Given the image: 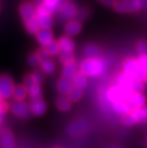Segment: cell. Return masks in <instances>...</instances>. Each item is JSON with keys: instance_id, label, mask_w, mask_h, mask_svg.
Returning a JSON list of instances; mask_svg holds the SVG:
<instances>
[{"instance_id": "6da1fadb", "label": "cell", "mask_w": 147, "mask_h": 148, "mask_svg": "<svg viewBox=\"0 0 147 148\" xmlns=\"http://www.w3.org/2000/svg\"><path fill=\"white\" fill-rule=\"evenodd\" d=\"M19 14L23 20L25 29L31 34H36L40 26L36 17V7L32 2L25 1L19 6Z\"/></svg>"}, {"instance_id": "7a4b0ae2", "label": "cell", "mask_w": 147, "mask_h": 148, "mask_svg": "<svg viewBox=\"0 0 147 148\" xmlns=\"http://www.w3.org/2000/svg\"><path fill=\"white\" fill-rule=\"evenodd\" d=\"M44 80V75L41 70H36L34 73L27 75L24 77V85L27 87L28 94L32 100L41 99V84Z\"/></svg>"}, {"instance_id": "3957f363", "label": "cell", "mask_w": 147, "mask_h": 148, "mask_svg": "<svg viewBox=\"0 0 147 148\" xmlns=\"http://www.w3.org/2000/svg\"><path fill=\"white\" fill-rule=\"evenodd\" d=\"M107 65L103 59L96 58H85L80 62L79 69L81 73L89 77H98L105 73Z\"/></svg>"}, {"instance_id": "277c9868", "label": "cell", "mask_w": 147, "mask_h": 148, "mask_svg": "<svg viewBox=\"0 0 147 148\" xmlns=\"http://www.w3.org/2000/svg\"><path fill=\"white\" fill-rule=\"evenodd\" d=\"M123 70L124 73L130 75L137 80L142 82L147 81V73L140 67L139 60H136L132 58L125 59L123 62Z\"/></svg>"}, {"instance_id": "5b68a950", "label": "cell", "mask_w": 147, "mask_h": 148, "mask_svg": "<svg viewBox=\"0 0 147 148\" xmlns=\"http://www.w3.org/2000/svg\"><path fill=\"white\" fill-rule=\"evenodd\" d=\"M117 82L118 86L127 91H130V92L142 93L144 89L143 82L137 80L136 78H134L126 73H121L118 75L117 77Z\"/></svg>"}, {"instance_id": "8992f818", "label": "cell", "mask_w": 147, "mask_h": 148, "mask_svg": "<svg viewBox=\"0 0 147 148\" xmlns=\"http://www.w3.org/2000/svg\"><path fill=\"white\" fill-rule=\"evenodd\" d=\"M147 121V106L134 108L123 116L122 122L123 124L130 126V125L136 124L137 122H145Z\"/></svg>"}, {"instance_id": "52a82bcc", "label": "cell", "mask_w": 147, "mask_h": 148, "mask_svg": "<svg viewBox=\"0 0 147 148\" xmlns=\"http://www.w3.org/2000/svg\"><path fill=\"white\" fill-rule=\"evenodd\" d=\"M77 12H79V9L74 2L70 1V0H62L57 12L61 19L69 21L76 19Z\"/></svg>"}, {"instance_id": "ba28073f", "label": "cell", "mask_w": 147, "mask_h": 148, "mask_svg": "<svg viewBox=\"0 0 147 148\" xmlns=\"http://www.w3.org/2000/svg\"><path fill=\"white\" fill-rule=\"evenodd\" d=\"M36 17L40 28L52 29L54 26V18L53 14L43 6L41 3L36 7Z\"/></svg>"}, {"instance_id": "9c48e42d", "label": "cell", "mask_w": 147, "mask_h": 148, "mask_svg": "<svg viewBox=\"0 0 147 148\" xmlns=\"http://www.w3.org/2000/svg\"><path fill=\"white\" fill-rule=\"evenodd\" d=\"M114 10L120 14H133L142 9L139 0H117Z\"/></svg>"}, {"instance_id": "30bf717a", "label": "cell", "mask_w": 147, "mask_h": 148, "mask_svg": "<svg viewBox=\"0 0 147 148\" xmlns=\"http://www.w3.org/2000/svg\"><path fill=\"white\" fill-rule=\"evenodd\" d=\"M14 89L15 85L10 75L6 74L0 75V95L3 97V99L7 100L14 97Z\"/></svg>"}, {"instance_id": "8fae6325", "label": "cell", "mask_w": 147, "mask_h": 148, "mask_svg": "<svg viewBox=\"0 0 147 148\" xmlns=\"http://www.w3.org/2000/svg\"><path fill=\"white\" fill-rule=\"evenodd\" d=\"M130 91H127L121 88L120 86H114L112 87L110 90L108 91V99L110 100L112 103H118V102H123V101H127L128 97L131 95Z\"/></svg>"}, {"instance_id": "7c38bea8", "label": "cell", "mask_w": 147, "mask_h": 148, "mask_svg": "<svg viewBox=\"0 0 147 148\" xmlns=\"http://www.w3.org/2000/svg\"><path fill=\"white\" fill-rule=\"evenodd\" d=\"M10 110L16 118L19 119H27L31 114L29 105L24 101L19 100H14L10 104Z\"/></svg>"}, {"instance_id": "4fadbf2b", "label": "cell", "mask_w": 147, "mask_h": 148, "mask_svg": "<svg viewBox=\"0 0 147 148\" xmlns=\"http://www.w3.org/2000/svg\"><path fill=\"white\" fill-rule=\"evenodd\" d=\"M36 40L41 45L43 48H46L50 44L55 41L54 34L51 31V29H44V28H40L38 32L36 34Z\"/></svg>"}, {"instance_id": "5bb4252c", "label": "cell", "mask_w": 147, "mask_h": 148, "mask_svg": "<svg viewBox=\"0 0 147 148\" xmlns=\"http://www.w3.org/2000/svg\"><path fill=\"white\" fill-rule=\"evenodd\" d=\"M30 112L31 114L36 116H42L45 114L47 110V105L44 100L41 99H36V100H31L29 104Z\"/></svg>"}, {"instance_id": "9a60e30c", "label": "cell", "mask_w": 147, "mask_h": 148, "mask_svg": "<svg viewBox=\"0 0 147 148\" xmlns=\"http://www.w3.org/2000/svg\"><path fill=\"white\" fill-rule=\"evenodd\" d=\"M81 30H82V24H81V22L75 19L67 21L64 26L65 34L71 37L79 34L81 32Z\"/></svg>"}, {"instance_id": "2e32d148", "label": "cell", "mask_w": 147, "mask_h": 148, "mask_svg": "<svg viewBox=\"0 0 147 148\" xmlns=\"http://www.w3.org/2000/svg\"><path fill=\"white\" fill-rule=\"evenodd\" d=\"M87 130V123L84 121H77L68 125L67 132L70 136H79Z\"/></svg>"}, {"instance_id": "e0dca14e", "label": "cell", "mask_w": 147, "mask_h": 148, "mask_svg": "<svg viewBox=\"0 0 147 148\" xmlns=\"http://www.w3.org/2000/svg\"><path fill=\"white\" fill-rule=\"evenodd\" d=\"M77 67H79V66H77L75 59L67 62L66 64L63 65V68H62V72H61L62 77H61L73 80L74 77L77 73Z\"/></svg>"}, {"instance_id": "ac0fdd59", "label": "cell", "mask_w": 147, "mask_h": 148, "mask_svg": "<svg viewBox=\"0 0 147 148\" xmlns=\"http://www.w3.org/2000/svg\"><path fill=\"white\" fill-rule=\"evenodd\" d=\"M14 136L9 129H5L0 136V148H14Z\"/></svg>"}, {"instance_id": "d6986e66", "label": "cell", "mask_w": 147, "mask_h": 148, "mask_svg": "<svg viewBox=\"0 0 147 148\" xmlns=\"http://www.w3.org/2000/svg\"><path fill=\"white\" fill-rule=\"evenodd\" d=\"M57 42L59 44V47H60L61 52L73 53L76 45H75V41L72 39L71 36H68L66 34H65V36H62L59 37Z\"/></svg>"}, {"instance_id": "ffe728a7", "label": "cell", "mask_w": 147, "mask_h": 148, "mask_svg": "<svg viewBox=\"0 0 147 148\" xmlns=\"http://www.w3.org/2000/svg\"><path fill=\"white\" fill-rule=\"evenodd\" d=\"M127 102L129 103L131 107L134 108H139V107L144 106L146 99L145 97L139 92H132L127 99Z\"/></svg>"}, {"instance_id": "44dd1931", "label": "cell", "mask_w": 147, "mask_h": 148, "mask_svg": "<svg viewBox=\"0 0 147 148\" xmlns=\"http://www.w3.org/2000/svg\"><path fill=\"white\" fill-rule=\"evenodd\" d=\"M73 88H74L73 81H72L71 79L64 78V77H61L57 84V89L58 91V93H60L62 96L68 95Z\"/></svg>"}, {"instance_id": "7402d4cb", "label": "cell", "mask_w": 147, "mask_h": 148, "mask_svg": "<svg viewBox=\"0 0 147 148\" xmlns=\"http://www.w3.org/2000/svg\"><path fill=\"white\" fill-rule=\"evenodd\" d=\"M83 53L86 58H96L99 56L101 50L95 44H87L83 49Z\"/></svg>"}, {"instance_id": "603a6c76", "label": "cell", "mask_w": 147, "mask_h": 148, "mask_svg": "<svg viewBox=\"0 0 147 148\" xmlns=\"http://www.w3.org/2000/svg\"><path fill=\"white\" fill-rule=\"evenodd\" d=\"M27 96H29L28 94V89L24 84H19L17 86H15L14 92V100H19V101H24V99H26Z\"/></svg>"}, {"instance_id": "cb8c5ba5", "label": "cell", "mask_w": 147, "mask_h": 148, "mask_svg": "<svg viewBox=\"0 0 147 148\" xmlns=\"http://www.w3.org/2000/svg\"><path fill=\"white\" fill-rule=\"evenodd\" d=\"M72 81H73L74 87L79 88V89H83V88H85L87 85V77L83 73H81L80 71H79L77 73V75L74 77Z\"/></svg>"}, {"instance_id": "d4e9b609", "label": "cell", "mask_w": 147, "mask_h": 148, "mask_svg": "<svg viewBox=\"0 0 147 148\" xmlns=\"http://www.w3.org/2000/svg\"><path fill=\"white\" fill-rule=\"evenodd\" d=\"M61 2L62 0H42L41 4L53 14L57 12L58 7L61 4Z\"/></svg>"}, {"instance_id": "484cf974", "label": "cell", "mask_w": 147, "mask_h": 148, "mask_svg": "<svg viewBox=\"0 0 147 148\" xmlns=\"http://www.w3.org/2000/svg\"><path fill=\"white\" fill-rule=\"evenodd\" d=\"M57 107L62 112H66L68 110H70L71 108V100L68 99V97L66 96H61L55 101Z\"/></svg>"}, {"instance_id": "4316f807", "label": "cell", "mask_w": 147, "mask_h": 148, "mask_svg": "<svg viewBox=\"0 0 147 148\" xmlns=\"http://www.w3.org/2000/svg\"><path fill=\"white\" fill-rule=\"evenodd\" d=\"M114 110H115V112L117 113V114L125 116V115H127L128 113H130L131 106L127 101L118 102V103H116V104H114Z\"/></svg>"}, {"instance_id": "83f0119b", "label": "cell", "mask_w": 147, "mask_h": 148, "mask_svg": "<svg viewBox=\"0 0 147 148\" xmlns=\"http://www.w3.org/2000/svg\"><path fill=\"white\" fill-rule=\"evenodd\" d=\"M40 69H41L43 73H45L47 75H51L55 70V64L51 58L45 59V60L42 61L41 65H40Z\"/></svg>"}, {"instance_id": "f1b7e54d", "label": "cell", "mask_w": 147, "mask_h": 148, "mask_svg": "<svg viewBox=\"0 0 147 148\" xmlns=\"http://www.w3.org/2000/svg\"><path fill=\"white\" fill-rule=\"evenodd\" d=\"M83 96V92L82 89H79V88L74 87L73 89L71 90V92L68 94L67 97L68 99L71 100V102H77Z\"/></svg>"}, {"instance_id": "f546056e", "label": "cell", "mask_w": 147, "mask_h": 148, "mask_svg": "<svg viewBox=\"0 0 147 148\" xmlns=\"http://www.w3.org/2000/svg\"><path fill=\"white\" fill-rule=\"evenodd\" d=\"M43 61V59L41 58V56H39L38 53H33L28 56V62L31 66L33 67H38V66L41 65Z\"/></svg>"}, {"instance_id": "4dcf8cb0", "label": "cell", "mask_w": 147, "mask_h": 148, "mask_svg": "<svg viewBox=\"0 0 147 148\" xmlns=\"http://www.w3.org/2000/svg\"><path fill=\"white\" fill-rule=\"evenodd\" d=\"M46 51L48 52L50 56H59V53H61L60 47H59V44L57 41H55L50 44L49 46L46 47Z\"/></svg>"}, {"instance_id": "1f68e13d", "label": "cell", "mask_w": 147, "mask_h": 148, "mask_svg": "<svg viewBox=\"0 0 147 148\" xmlns=\"http://www.w3.org/2000/svg\"><path fill=\"white\" fill-rule=\"evenodd\" d=\"M136 50H137V55L139 56L147 55V42L144 41V40H140V41H139L137 44Z\"/></svg>"}, {"instance_id": "d6a6232c", "label": "cell", "mask_w": 147, "mask_h": 148, "mask_svg": "<svg viewBox=\"0 0 147 148\" xmlns=\"http://www.w3.org/2000/svg\"><path fill=\"white\" fill-rule=\"evenodd\" d=\"M73 59H75L74 58V55L71 53H63L61 52L60 53H59V61L61 62L62 65L66 64L67 62L73 60Z\"/></svg>"}, {"instance_id": "836d02e7", "label": "cell", "mask_w": 147, "mask_h": 148, "mask_svg": "<svg viewBox=\"0 0 147 148\" xmlns=\"http://www.w3.org/2000/svg\"><path fill=\"white\" fill-rule=\"evenodd\" d=\"M89 14H90V12H89L88 9L82 8V9H80V10H79V12H77V14L76 19H75V20H77V21L85 20V19H87V17L89 16Z\"/></svg>"}, {"instance_id": "e575fe53", "label": "cell", "mask_w": 147, "mask_h": 148, "mask_svg": "<svg viewBox=\"0 0 147 148\" xmlns=\"http://www.w3.org/2000/svg\"><path fill=\"white\" fill-rule=\"evenodd\" d=\"M137 60H139V63L140 65V67H142L143 70L147 73V55L140 56Z\"/></svg>"}, {"instance_id": "d590c367", "label": "cell", "mask_w": 147, "mask_h": 148, "mask_svg": "<svg viewBox=\"0 0 147 148\" xmlns=\"http://www.w3.org/2000/svg\"><path fill=\"white\" fill-rule=\"evenodd\" d=\"M37 53H39V56H41V58L43 59V60H45V59H48L50 58V55L48 53V52L46 51V49L45 48H42L41 49H39L38 51H37Z\"/></svg>"}, {"instance_id": "8d00e7d4", "label": "cell", "mask_w": 147, "mask_h": 148, "mask_svg": "<svg viewBox=\"0 0 147 148\" xmlns=\"http://www.w3.org/2000/svg\"><path fill=\"white\" fill-rule=\"evenodd\" d=\"M98 1L103 5L108 6V7H114V5L116 4L117 0H98Z\"/></svg>"}, {"instance_id": "74e56055", "label": "cell", "mask_w": 147, "mask_h": 148, "mask_svg": "<svg viewBox=\"0 0 147 148\" xmlns=\"http://www.w3.org/2000/svg\"><path fill=\"white\" fill-rule=\"evenodd\" d=\"M139 2H140V6H142V9L147 10V0H139Z\"/></svg>"}, {"instance_id": "f35d334b", "label": "cell", "mask_w": 147, "mask_h": 148, "mask_svg": "<svg viewBox=\"0 0 147 148\" xmlns=\"http://www.w3.org/2000/svg\"><path fill=\"white\" fill-rule=\"evenodd\" d=\"M5 115H6V113L0 111V125H1V124H2V122L4 121V119H5Z\"/></svg>"}, {"instance_id": "ab89813d", "label": "cell", "mask_w": 147, "mask_h": 148, "mask_svg": "<svg viewBox=\"0 0 147 148\" xmlns=\"http://www.w3.org/2000/svg\"><path fill=\"white\" fill-rule=\"evenodd\" d=\"M108 148H121V147L118 145H116V144H112V145H110Z\"/></svg>"}, {"instance_id": "60d3db41", "label": "cell", "mask_w": 147, "mask_h": 148, "mask_svg": "<svg viewBox=\"0 0 147 148\" xmlns=\"http://www.w3.org/2000/svg\"><path fill=\"white\" fill-rule=\"evenodd\" d=\"M3 131H4V129H3V128H2V126H1V125H0V136H1V135H2Z\"/></svg>"}, {"instance_id": "b9f144b4", "label": "cell", "mask_w": 147, "mask_h": 148, "mask_svg": "<svg viewBox=\"0 0 147 148\" xmlns=\"http://www.w3.org/2000/svg\"><path fill=\"white\" fill-rule=\"evenodd\" d=\"M0 11H1V5H0Z\"/></svg>"}]
</instances>
